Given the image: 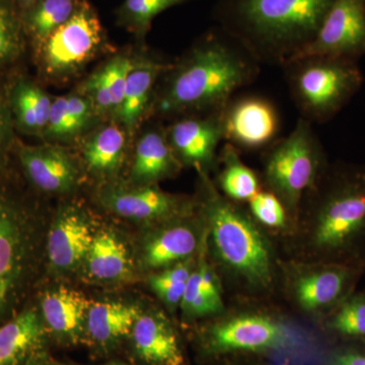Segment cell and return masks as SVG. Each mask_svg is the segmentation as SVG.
I'll list each match as a JSON object with an SVG mask.
<instances>
[{"instance_id": "7402d4cb", "label": "cell", "mask_w": 365, "mask_h": 365, "mask_svg": "<svg viewBox=\"0 0 365 365\" xmlns=\"http://www.w3.org/2000/svg\"><path fill=\"white\" fill-rule=\"evenodd\" d=\"M47 334L39 309L14 314L0 327V364L25 365L42 356Z\"/></svg>"}, {"instance_id": "ab89813d", "label": "cell", "mask_w": 365, "mask_h": 365, "mask_svg": "<svg viewBox=\"0 0 365 365\" xmlns=\"http://www.w3.org/2000/svg\"><path fill=\"white\" fill-rule=\"evenodd\" d=\"M25 365H57L56 364H50V362L45 361L43 360L42 356L37 357V359H34L30 360V361L26 362ZM62 365V364H59Z\"/></svg>"}, {"instance_id": "7c38bea8", "label": "cell", "mask_w": 365, "mask_h": 365, "mask_svg": "<svg viewBox=\"0 0 365 365\" xmlns=\"http://www.w3.org/2000/svg\"><path fill=\"white\" fill-rule=\"evenodd\" d=\"M204 237L205 225L198 209L192 215L143 228V234L134 250L139 273L150 275L195 258L202 246Z\"/></svg>"}, {"instance_id": "6da1fadb", "label": "cell", "mask_w": 365, "mask_h": 365, "mask_svg": "<svg viewBox=\"0 0 365 365\" xmlns=\"http://www.w3.org/2000/svg\"><path fill=\"white\" fill-rule=\"evenodd\" d=\"M195 197L206 230L207 256L225 294L242 304H266L279 292L281 253L276 237L201 170Z\"/></svg>"}, {"instance_id": "ffe728a7", "label": "cell", "mask_w": 365, "mask_h": 365, "mask_svg": "<svg viewBox=\"0 0 365 365\" xmlns=\"http://www.w3.org/2000/svg\"><path fill=\"white\" fill-rule=\"evenodd\" d=\"M19 155L28 179L45 193H71L81 184L78 163L60 146H25Z\"/></svg>"}, {"instance_id": "60d3db41", "label": "cell", "mask_w": 365, "mask_h": 365, "mask_svg": "<svg viewBox=\"0 0 365 365\" xmlns=\"http://www.w3.org/2000/svg\"><path fill=\"white\" fill-rule=\"evenodd\" d=\"M62 365H63V364H62ZM69 365H81V364H69ZM100 365H128V364H124V362H121V361H110V362H107V364H100Z\"/></svg>"}, {"instance_id": "2e32d148", "label": "cell", "mask_w": 365, "mask_h": 365, "mask_svg": "<svg viewBox=\"0 0 365 365\" xmlns=\"http://www.w3.org/2000/svg\"><path fill=\"white\" fill-rule=\"evenodd\" d=\"M222 109L207 114L177 118L165 129L168 141L182 168L210 175L223 140Z\"/></svg>"}, {"instance_id": "74e56055", "label": "cell", "mask_w": 365, "mask_h": 365, "mask_svg": "<svg viewBox=\"0 0 365 365\" xmlns=\"http://www.w3.org/2000/svg\"><path fill=\"white\" fill-rule=\"evenodd\" d=\"M186 283H180V284L170 285V287H165L155 288L153 289V294H155L158 299L162 302L165 309L170 314H175L180 309L182 297H184L185 288Z\"/></svg>"}, {"instance_id": "d6986e66", "label": "cell", "mask_w": 365, "mask_h": 365, "mask_svg": "<svg viewBox=\"0 0 365 365\" xmlns=\"http://www.w3.org/2000/svg\"><path fill=\"white\" fill-rule=\"evenodd\" d=\"M91 302L81 290L67 285L47 288L41 297L39 309L47 333L63 346L85 343Z\"/></svg>"}, {"instance_id": "8fae6325", "label": "cell", "mask_w": 365, "mask_h": 365, "mask_svg": "<svg viewBox=\"0 0 365 365\" xmlns=\"http://www.w3.org/2000/svg\"><path fill=\"white\" fill-rule=\"evenodd\" d=\"M98 225L90 211L78 202L63 204L48 225L45 265L55 279L79 275Z\"/></svg>"}, {"instance_id": "ba28073f", "label": "cell", "mask_w": 365, "mask_h": 365, "mask_svg": "<svg viewBox=\"0 0 365 365\" xmlns=\"http://www.w3.org/2000/svg\"><path fill=\"white\" fill-rule=\"evenodd\" d=\"M365 269L281 257L279 292L292 311L321 323L356 290Z\"/></svg>"}, {"instance_id": "f1b7e54d", "label": "cell", "mask_w": 365, "mask_h": 365, "mask_svg": "<svg viewBox=\"0 0 365 365\" xmlns=\"http://www.w3.org/2000/svg\"><path fill=\"white\" fill-rule=\"evenodd\" d=\"M319 325L344 339L365 342V289L346 297Z\"/></svg>"}, {"instance_id": "52a82bcc", "label": "cell", "mask_w": 365, "mask_h": 365, "mask_svg": "<svg viewBox=\"0 0 365 365\" xmlns=\"http://www.w3.org/2000/svg\"><path fill=\"white\" fill-rule=\"evenodd\" d=\"M282 68L300 117L312 124L330 121L364 83V76L354 60L307 55L289 60Z\"/></svg>"}, {"instance_id": "b9f144b4", "label": "cell", "mask_w": 365, "mask_h": 365, "mask_svg": "<svg viewBox=\"0 0 365 365\" xmlns=\"http://www.w3.org/2000/svg\"><path fill=\"white\" fill-rule=\"evenodd\" d=\"M21 1H24V2H32V1H35V0H21Z\"/></svg>"}, {"instance_id": "7bdbcfd3", "label": "cell", "mask_w": 365, "mask_h": 365, "mask_svg": "<svg viewBox=\"0 0 365 365\" xmlns=\"http://www.w3.org/2000/svg\"><path fill=\"white\" fill-rule=\"evenodd\" d=\"M0 365H1V364H0Z\"/></svg>"}, {"instance_id": "83f0119b", "label": "cell", "mask_w": 365, "mask_h": 365, "mask_svg": "<svg viewBox=\"0 0 365 365\" xmlns=\"http://www.w3.org/2000/svg\"><path fill=\"white\" fill-rule=\"evenodd\" d=\"M53 100L42 88L30 81H20L11 96V109L16 123L33 135H44Z\"/></svg>"}, {"instance_id": "44dd1931", "label": "cell", "mask_w": 365, "mask_h": 365, "mask_svg": "<svg viewBox=\"0 0 365 365\" xmlns=\"http://www.w3.org/2000/svg\"><path fill=\"white\" fill-rule=\"evenodd\" d=\"M143 307L123 300L91 302L86 317V342L97 352L109 353L130 336Z\"/></svg>"}, {"instance_id": "5b68a950", "label": "cell", "mask_w": 365, "mask_h": 365, "mask_svg": "<svg viewBox=\"0 0 365 365\" xmlns=\"http://www.w3.org/2000/svg\"><path fill=\"white\" fill-rule=\"evenodd\" d=\"M47 228L25 204L0 191V323L18 314L45 263Z\"/></svg>"}, {"instance_id": "4fadbf2b", "label": "cell", "mask_w": 365, "mask_h": 365, "mask_svg": "<svg viewBox=\"0 0 365 365\" xmlns=\"http://www.w3.org/2000/svg\"><path fill=\"white\" fill-rule=\"evenodd\" d=\"M42 61L46 72L64 78L78 71L97 52L101 28L88 9H76L73 16L44 41Z\"/></svg>"}, {"instance_id": "8d00e7d4", "label": "cell", "mask_w": 365, "mask_h": 365, "mask_svg": "<svg viewBox=\"0 0 365 365\" xmlns=\"http://www.w3.org/2000/svg\"><path fill=\"white\" fill-rule=\"evenodd\" d=\"M13 109L11 98L0 91V158L6 153L13 137Z\"/></svg>"}, {"instance_id": "836d02e7", "label": "cell", "mask_w": 365, "mask_h": 365, "mask_svg": "<svg viewBox=\"0 0 365 365\" xmlns=\"http://www.w3.org/2000/svg\"><path fill=\"white\" fill-rule=\"evenodd\" d=\"M187 1L189 0H126L123 11L132 24L145 30L158 14Z\"/></svg>"}, {"instance_id": "d6a6232c", "label": "cell", "mask_w": 365, "mask_h": 365, "mask_svg": "<svg viewBox=\"0 0 365 365\" xmlns=\"http://www.w3.org/2000/svg\"><path fill=\"white\" fill-rule=\"evenodd\" d=\"M133 61L128 57L118 56L108 62L104 67L98 71L110 97H111L114 115L117 114L123 101L125 88L129 71L133 66Z\"/></svg>"}, {"instance_id": "4dcf8cb0", "label": "cell", "mask_w": 365, "mask_h": 365, "mask_svg": "<svg viewBox=\"0 0 365 365\" xmlns=\"http://www.w3.org/2000/svg\"><path fill=\"white\" fill-rule=\"evenodd\" d=\"M74 0H41L29 16L36 37L44 41L76 13Z\"/></svg>"}, {"instance_id": "9c48e42d", "label": "cell", "mask_w": 365, "mask_h": 365, "mask_svg": "<svg viewBox=\"0 0 365 365\" xmlns=\"http://www.w3.org/2000/svg\"><path fill=\"white\" fill-rule=\"evenodd\" d=\"M241 304L206 319L199 329V343L211 356L240 352H263L287 348L294 343L289 327L265 304Z\"/></svg>"}, {"instance_id": "f546056e", "label": "cell", "mask_w": 365, "mask_h": 365, "mask_svg": "<svg viewBox=\"0 0 365 365\" xmlns=\"http://www.w3.org/2000/svg\"><path fill=\"white\" fill-rule=\"evenodd\" d=\"M247 208L259 225L276 239L284 235L290 228L287 209L273 193L262 189L246 203Z\"/></svg>"}, {"instance_id": "30bf717a", "label": "cell", "mask_w": 365, "mask_h": 365, "mask_svg": "<svg viewBox=\"0 0 365 365\" xmlns=\"http://www.w3.org/2000/svg\"><path fill=\"white\" fill-rule=\"evenodd\" d=\"M97 200L108 212L143 228L192 215L197 209L195 197L170 193L158 185L106 182L98 190Z\"/></svg>"}, {"instance_id": "603a6c76", "label": "cell", "mask_w": 365, "mask_h": 365, "mask_svg": "<svg viewBox=\"0 0 365 365\" xmlns=\"http://www.w3.org/2000/svg\"><path fill=\"white\" fill-rule=\"evenodd\" d=\"M182 169L168 141L165 130L150 129L141 135L136 144L129 181L137 186L158 185L177 177Z\"/></svg>"}, {"instance_id": "9a60e30c", "label": "cell", "mask_w": 365, "mask_h": 365, "mask_svg": "<svg viewBox=\"0 0 365 365\" xmlns=\"http://www.w3.org/2000/svg\"><path fill=\"white\" fill-rule=\"evenodd\" d=\"M307 55L354 61L364 56L365 0H334L316 37L294 58Z\"/></svg>"}, {"instance_id": "3957f363", "label": "cell", "mask_w": 365, "mask_h": 365, "mask_svg": "<svg viewBox=\"0 0 365 365\" xmlns=\"http://www.w3.org/2000/svg\"><path fill=\"white\" fill-rule=\"evenodd\" d=\"M261 66L242 43L220 26L169 66L155 111L177 118L220 111L237 91L256 81Z\"/></svg>"}, {"instance_id": "277c9868", "label": "cell", "mask_w": 365, "mask_h": 365, "mask_svg": "<svg viewBox=\"0 0 365 365\" xmlns=\"http://www.w3.org/2000/svg\"><path fill=\"white\" fill-rule=\"evenodd\" d=\"M334 0H218L220 28L263 64L282 67L318 33Z\"/></svg>"}, {"instance_id": "e0dca14e", "label": "cell", "mask_w": 365, "mask_h": 365, "mask_svg": "<svg viewBox=\"0 0 365 365\" xmlns=\"http://www.w3.org/2000/svg\"><path fill=\"white\" fill-rule=\"evenodd\" d=\"M137 271L134 250L126 237L116 228L100 225L79 276L93 284L117 285L135 279Z\"/></svg>"}, {"instance_id": "7a4b0ae2", "label": "cell", "mask_w": 365, "mask_h": 365, "mask_svg": "<svg viewBox=\"0 0 365 365\" xmlns=\"http://www.w3.org/2000/svg\"><path fill=\"white\" fill-rule=\"evenodd\" d=\"M279 241L284 258L365 269V165L329 163Z\"/></svg>"}, {"instance_id": "d4e9b609", "label": "cell", "mask_w": 365, "mask_h": 365, "mask_svg": "<svg viewBox=\"0 0 365 365\" xmlns=\"http://www.w3.org/2000/svg\"><path fill=\"white\" fill-rule=\"evenodd\" d=\"M170 66L151 59L134 62L129 71L123 101L116 116L124 129L132 132L140 123L153 95V88Z\"/></svg>"}, {"instance_id": "cb8c5ba5", "label": "cell", "mask_w": 365, "mask_h": 365, "mask_svg": "<svg viewBox=\"0 0 365 365\" xmlns=\"http://www.w3.org/2000/svg\"><path fill=\"white\" fill-rule=\"evenodd\" d=\"M126 155V132L117 125H108L91 134L81 148L86 170L103 182L113 181L121 170Z\"/></svg>"}, {"instance_id": "8992f818", "label": "cell", "mask_w": 365, "mask_h": 365, "mask_svg": "<svg viewBox=\"0 0 365 365\" xmlns=\"http://www.w3.org/2000/svg\"><path fill=\"white\" fill-rule=\"evenodd\" d=\"M262 153V185L284 205L292 228L302 199L330 163L325 148L313 124L300 117L294 130Z\"/></svg>"}, {"instance_id": "e575fe53", "label": "cell", "mask_w": 365, "mask_h": 365, "mask_svg": "<svg viewBox=\"0 0 365 365\" xmlns=\"http://www.w3.org/2000/svg\"><path fill=\"white\" fill-rule=\"evenodd\" d=\"M197 256L195 258L189 259L176 265L170 266L169 268L163 269L160 272L148 275V283L150 289L186 283L195 268Z\"/></svg>"}, {"instance_id": "f35d334b", "label": "cell", "mask_w": 365, "mask_h": 365, "mask_svg": "<svg viewBox=\"0 0 365 365\" xmlns=\"http://www.w3.org/2000/svg\"><path fill=\"white\" fill-rule=\"evenodd\" d=\"M330 365H365V352L354 348H348L336 353Z\"/></svg>"}, {"instance_id": "1f68e13d", "label": "cell", "mask_w": 365, "mask_h": 365, "mask_svg": "<svg viewBox=\"0 0 365 365\" xmlns=\"http://www.w3.org/2000/svg\"><path fill=\"white\" fill-rule=\"evenodd\" d=\"M227 307L220 306L209 299L200 287V280L196 266L185 288L180 311L182 322L187 324L206 321L215 318L227 311Z\"/></svg>"}, {"instance_id": "ac0fdd59", "label": "cell", "mask_w": 365, "mask_h": 365, "mask_svg": "<svg viewBox=\"0 0 365 365\" xmlns=\"http://www.w3.org/2000/svg\"><path fill=\"white\" fill-rule=\"evenodd\" d=\"M128 340L132 352L145 365H185L184 350L174 324L158 307L143 309Z\"/></svg>"}, {"instance_id": "d590c367", "label": "cell", "mask_w": 365, "mask_h": 365, "mask_svg": "<svg viewBox=\"0 0 365 365\" xmlns=\"http://www.w3.org/2000/svg\"><path fill=\"white\" fill-rule=\"evenodd\" d=\"M19 50L20 39L13 16L0 4V63L14 59Z\"/></svg>"}, {"instance_id": "5bb4252c", "label": "cell", "mask_w": 365, "mask_h": 365, "mask_svg": "<svg viewBox=\"0 0 365 365\" xmlns=\"http://www.w3.org/2000/svg\"><path fill=\"white\" fill-rule=\"evenodd\" d=\"M223 140L239 150H264L279 138L280 117L261 96L232 98L222 109Z\"/></svg>"}, {"instance_id": "4316f807", "label": "cell", "mask_w": 365, "mask_h": 365, "mask_svg": "<svg viewBox=\"0 0 365 365\" xmlns=\"http://www.w3.org/2000/svg\"><path fill=\"white\" fill-rule=\"evenodd\" d=\"M96 114L93 103L83 93L56 98L52 102L44 136L52 140H71L90 126Z\"/></svg>"}, {"instance_id": "484cf974", "label": "cell", "mask_w": 365, "mask_h": 365, "mask_svg": "<svg viewBox=\"0 0 365 365\" xmlns=\"http://www.w3.org/2000/svg\"><path fill=\"white\" fill-rule=\"evenodd\" d=\"M213 182L223 196L235 202L246 204L263 189L260 174L248 167L241 158V150L225 143L218 153Z\"/></svg>"}]
</instances>
